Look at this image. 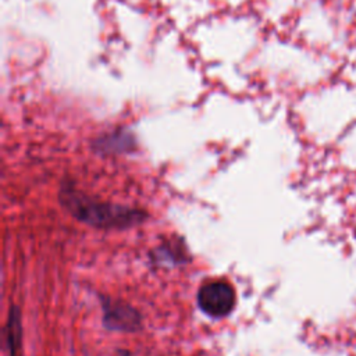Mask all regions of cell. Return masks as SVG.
Segmentation results:
<instances>
[{
    "label": "cell",
    "instance_id": "5",
    "mask_svg": "<svg viewBox=\"0 0 356 356\" xmlns=\"http://www.w3.org/2000/svg\"><path fill=\"white\" fill-rule=\"evenodd\" d=\"M189 256L185 246L178 239L164 241L152 252V261L161 266H178L188 263Z\"/></svg>",
    "mask_w": 356,
    "mask_h": 356
},
{
    "label": "cell",
    "instance_id": "6",
    "mask_svg": "<svg viewBox=\"0 0 356 356\" xmlns=\"http://www.w3.org/2000/svg\"><path fill=\"white\" fill-rule=\"evenodd\" d=\"M6 345L8 356H21L22 350V325L21 312L17 305L10 306L6 323Z\"/></svg>",
    "mask_w": 356,
    "mask_h": 356
},
{
    "label": "cell",
    "instance_id": "1",
    "mask_svg": "<svg viewBox=\"0 0 356 356\" xmlns=\"http://www.w3.org/2000/svg\"><path fill=\"white\" fill-rule=\"evenodd\" d=\"M58 200L78 221L99 229H125L147 218V213L142 209L90 197L70 181L63 182Z\"/></svg>",
    "mask_w": 356,
    "mask_h": 356
},
{
    "label": "cell",
    "instance_id": "4",
    "mask_svg": "<svg viewBox=\"0 0 356 356\" xmlns=\"http://www.w3.org/2000/svg\"><path fill=\"white\" fill-rule=\"evenodd\" d=\"M135 147V136L125 129H115L99 136L93 142V149L102 154L131 152Z\"/></svg>",
    "mask_w": 356,
    "mask_h": 356
},
{
    "label": "cell",
    "instance_id": "3",
    "mask_svg": "<svg viewBox=\"0 0 356 356\" xmlns=\"http://www.w3.org/2000/svg\"><path fill=\"white\" fill-rule=\"evenodd\" d=\"M103 309V325L113 331L135 332L142 328V316L131 305L113 299L102 298Z\"/></svg>",
    "mask_w": 356,
    "mask_h": 356
},
{
    "label": "cell",
    "instance_id": "2",
    "mask_svg": "<svg viewBox=\"0 0 356 356\" xmlns=\"http://www.w3.org/2000/svg\"><path fill=\"white\" fill-rule=\"evenodd\" d=\"M197 306L209 317L228 316L235 306V291L227 281H210L197 291Z\"/></svg>",
    "mask_w": 356,
    "mask_h": 356
}]
</instances>
